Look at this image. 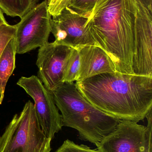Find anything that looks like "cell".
<instances>
[{"mask_svg": "<svg viewBox=\"0 0 152 152\" xmlns=\"http://www.w3.org/2000/svg\"><path fill=\"white\" fill-rule=\"evenodd\" d=\"M152 109L145 118L147 126L120 120L115 129L96 145L100 152H152Z\"/></svg>", "mask_w": 152, "mask_h": 152, "instance_id": "5b68a950", "label": "cell"}, {"mask_svg": "<svg viewBox=\"0 0 152 152\" xmlns=\"http://www.w3.org/2000/svg\"><path fill=\"white\" fill-rule=\"evenodd\" d=\"M73 49L54 42H48L39 48L36 61L37 77L51 92L64 84L65 69Z\"/></svg>", "mask_w": 152, "mask_h": 152, "instance_id": "ba28073f", "label": "cell"}, {"mask_svg": "<svg viewBox=\"0 0 152 152\" xmlns=\"http://www.w3.org/2000/svg\"><path fill=\"white\" fill-rule=\"evenodd\" d=\"M52 17L47 0L37 4L15 25L16 53L24 54L48 42Z\"/></svg>", "mask_w": 152, "mask_h": 152, "instance_id": "8992f818", "label": "cell"}, {"mask_svg": "<svg viewBox=\"0 0 152 152\" xmlns=\"http://www.w3.org/2000/svg\"><path fill=\"white\" fill-rule=\"evenodd\" d=\"M56 152H100L97 149H92L84 145H78L72 141L67 140Z\"/></svg>", "mask_w": 152, "mask_h": 152, "instance_id": "2e32d148", "label": "cell"}, {"mask_svg": "<svg viewBox=\"0 0 152 152\" xmlns=\"http://www.w3.org/2000/svg\"><path fill=\"white\" fill-rule=\"evenodd\" d=\"M51 141L41 129L34 104L28 101L0 137V152H50Z\"/></svg>", "mask_w": 152, "mask_h": 152, "instance_id": "277c9868", "label": "cell"}, {"mask_svg": "<svg viewBox=\"0 0 152 152\" xmlns=\"http://www.w3.org/2000/svg\"><path fill=\"white\" fill-rule=\"evenodd\" d=\"M75 84L87 101L121 120L139 122L152 108V77L104 73Z\"/></svg>", "mask_w": 152, "mask_h": 152, "instance_id": "7a4b0ae2", "label": "cell"}, {"mask_svg": "<svg viewBox=\"0 0 152 152\" xmlns=\"http://www.w3.org/2000/svg\"><path fill=\"white\" fill-rule=\"evenodd\" d=\"M62 125L77 130L80 139L95 145L111 133L120 120L95 107L74 83H64L52 92Z\"/></svg>", "mask_w": 152, "mask_h": 152, "instance_id": "3957f363", "label": "cell"}, {"mask_svg": "<svg viewBox=\"0 0 152 152\" xmlns=\"http://www.w3.org/2000/svg\"><path fill=\"white\" fill-rule=\"evenodd\" d=\"M79 68V57L78 50L74 48L69 59L65 69L64 83H74L76 81Z\"/></svg>", "mask_w": 152, "mask_h": 152, "instance_id": "4fadbf2b", "label": "cell"}, {"mask_svg": "<svg viewBox=\"0 0 152 152\" xmlns=\"http://www.w3.org/2000/svg\"><path fill=\"white\" fill-rule=\"evenodd\" d=\"M17 85L22 88L34 100V107L41 129L48 138L52 140L54 135L63 126L52 92L47 89L37 76L22 77Z\"/></svg>", "mask_w": 152, "mask_h": 152, "instance_id": "52a82bcc", "label": "cell"}, {"mask_svg": "<svg viewBox=\"0 0 152 152\" xmlns=\"http://www.w3.org/2000/svg\"><path fill=\"white\" fill-rule=\"evenodd\" d=\"M97 0H72L68 7L83 16L87 17Z\"/></svg>", "mask_w": 152, "mask_h": 152, "instance_id": "5bb4252c", "label": "cell"}, {"mask_svg": "<svg viewBox=\"0 0 152 152\" xmlns=\"http://www.w3.org/2000/svg\"><path fill=\"white\" fill-rule=\"evenodd\" d=\"M16 30L15 25L8 24L0 26V57L7 44L15 37Z\"/></svg>", "mask_w": 152, "mask_h": 152, "instance_id": "9a60e30c", "label": "cell"}, {"mask_svg": "<svg viewBox=\"0 0 152 152\" xmlns=\"http://www.w3.org/2000/svg\"><path fill=\"white\" fill-rule=\"evenodd\" d=\"M72 0H47L48 11L52 18L59 15Z\"/></svg>", "mask_w": 152, "mask_h": 152, "instance_id": "e0dca14e", "label": "cell"}, {"mask_svg": "<svg viewBox=\"0 0 152 152\" xmlns=\"http://www.w3.org/2000/svg\"><path fill=\"white\" fill-rule=\"evenodd\" d=\"M87 20V16L80 15L70 7H66L51 20V33L55 38L54 42L73 48L95 45L85 28Z\"/></svg>", "mask_w": 152, "mask_h": 152, "instance_id": "9c48e42d", "label": "cell"}, {"mask_svg": "<svg viewBox=\"0 0 152 152\" xmlns=\"http://www.w3.org/2000/svg\"><path fill=\"white\" fill-rule=\"evenodd\" d=\"M152 27V8L146 0H97L85 28L95 45L111 59L117 72L134 75L137 36Z\"/></svg>", "mask_w": 152, "mask_h": 152, "instance_id": "6da1fadb", "label": "cell"}, {"mask_svg": "<svg viewBox=\"0 0 152 152\" xmlns=\"http://www.w3.org/2000/svg\"><path fill=\"white\" fill-rule=\"evenodd\" d=\"M38 0H0V9L4 13L21 19L37 4Z\"/></svg>", "mask_w": 152, "mask_h": 152, "instance_id": "7c38bea8", "label": "cell"}, {"mask_svg": "<svg viewBox=\"0 0 152 152\" xmlns=\"http://www.w3.org/2000/svg\"><path fill=\"white\" fill-rule=\"evenodd\" d=\"M8 24V22L6 21L5 18H4L3 12L0 9V26L1 25H6V24Z\"/></svg>", "mask_w": 152, "mask_h": 152, "instance_id": "ac0fdd59", "label": "cell"}, {"mask_svg": "<svg viewBox=\"0 0 152 152\" xmlns=\"http://www.w3.org/2000/svg\"><path fill=\"white\" fill-rule=\"evenodd\" d=\"M76 49L78 50L79 57V71L76 81L104 73L117 72L111 59L99 46L88 45Z\"/></svg>", "mask_w": 152, "mask_h": 152, "instance_id": "30bf717a", "label": "cell"}, {"mask_svg": "<svg viewBox=\"0 0 152 152\" xmlns=\"http://www.w3.org/2000/svg\"><path fill=\"white\" fill-rule=\"evenodd\" d=\"M16 44L14 37L7 44L0 57V104L4 97L7 81L15 68Z\"/></svg>", "mask_w": 152, "mask_h": 152, "instance_id": "8fae6325", "label": "cell"}]
</instances>
